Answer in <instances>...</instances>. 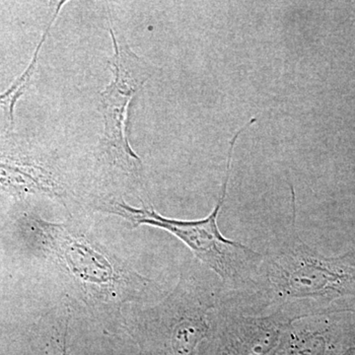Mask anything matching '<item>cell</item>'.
I'll return each mask as SVG.
<instances>
[{
	"instance_id": "obj_1",
	"label": "cell",
	"mask_w": 355,
	"mask_h": 355,
	"mask_svg": "<svg viewBox=\"0 0 355 355\" xmlns=\"http://www.w3.org/2000/svg\"><path fill=\"white\" fill-rule=\"evenodd\" d=\"M256 121V118L251 119L231 139L220 195L216 207L205 218L198 220L167 218L154 209H148L144 205L137 209L123 202H112L105 207L110 214L125 218L132 227L150 225L171 233L190 248L207 270L216 275L217 279L220 280L224 291L233 295L241 293L249 286L250 280L261 260V254L242 243L224 237L219 230L217 219L227 193L236 142L244 130Z\"/></svg>"
},
{
	"instance_id": "obj_2",
	"label": "cell",
	"mask_w": 355,
	"mask_h": 355,
	"mask_svg": "<svg viewBox=\"0 0 355 355\" xmlns=\"http://www.w3.org/2000/svg\"><path fill=\"white\" fill-rule=\"evenodd\" d=\"M110 20L114 55L108 64L113 80L100 94L104 120L101 153L110 164L137 173L141 167V159L128 142V112L135 94L150 77V69L146 60L132 51L127 39L114 30Z\"/></svg>"
},
{
	"instance_id": "obj_3",
	"label": "cell",
	"mask_w": 355,
	"mask_h": 355,
	"mask_svg": "<svg viewBox=\"0 0 355 355\" xmlns=\"http://www.w3.org/2000/svg\"><path fill=\"white\" fill-rule=\"evenodd\" d=\"M291 320L279 313L250 314L228 304L222 297L214 331L219 355H268L279 347Z\"/></svg>"
},
{
	"instance_id": "obj_4",
	"label": "cell",
	"mask_w": 355,
	"mask_h": 355,
	"mask_svg": "<svg viewBox=\"0 0 355 355\" xmlns=\"http://www.w3.org/2000/svg\"><path fill=\"white\" fill-rule=\"evenodd\" d=\"M31 230L42 246L84 284L107 287L116 280L111 261L83 235L76 234L67 224L51 223L40 217L28 219Z\"/></svg>"
},
{
	"instance_id": "obj_5",
	"label": "cell",
	"mask_w": 355,
	"mask_h": 355,
	"mask_svg": "<svg viewBox=\"0 0 355 355\" xmlns=\"http://www.w3.org/2000/svg\"><path fill=\"white\" fill-rule=\"evenodd\" d=\"M65 3H67V1L58 2L57 10H55V13L53 14V18H51L50 23H49L48 27H46L43 35H42V38L40 40V43L38 46H37L36 50L34 51L32 60L30 62L29 65H28L27 69L24 70V72H23L15 81H14L12 85L7 89L6 92L0 94V107L6 112L7 120L9 121V130H10V132L14 128V111H15L16 103L22 97L26 90H27V88L29 87L30 83H31L32 77L34 76L35 71H36L37 64H38L39 62L40 51H41L42 48H43L44 42L48 39L51 26L55 24L58 14H60V10H62Z\"/></svg>"
},
{
	"instance_id": "obj_6",
	"label": "cell",
	"mask_w": 355,
	"mask_h": 355,
	"mask_svg": "<svg viewBox=\"0 0 355 355\" xmlns=\"http://www.w3.org/2000/svg\"><path fill=\"white\" fill-rule=\"evenodd\" d=\"M65 336H67V334H65L64 342H62V345H60V354H62V355H69V352H67V340H65Z\"/></svg>"
}]
</instances>
